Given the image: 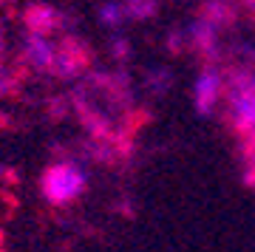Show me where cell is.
<instances>
[{
  "instance_id": "1",
  "label": "cell",
  "mask_w": 255,
  "mask_h": 252,
  "mask_svg": "<svg viewBox=\"0 0 255 252\" xmlns=\"http://www.w3.org/2000/svg\"><path fill=\"white\" fill-rule=\"evenodd\" d=\"M80 184H82L80 173L68 170V167H57V170L48 173V179H46V187L51 193V198H68L71 193H77Z\"/></svg>"
},
{
  "instance_id": "2",
  "label": "cell",
  "mask_w": 255,
  "mask_h": 252,
  "mask_svg": "<svg viewBox=\"0 0 255 252\" xmlns=\"http://www.w3.org/2000/svg\"><path fill=\"white\" fill-rule=\"evenodd\" d=\"M241 117H244L247 122H255V94H247V97L241 99Z\"/></svg>"
},
{
  "instance_id": "3",
  "label": "cell",
  "mask_w": 255,
  "mask_h": 252,
  "mask_svg": "<svg viewBox=\"0 0 255 252\" xmlns=\"http://www.w3.org/2000/svg\"><path fill=\"white\" fill-rule=\"evenodd\" d=\"M213 88H216V82H213V77H204V80H201V102H204V105H207L210 102V97H213Z\"/></svg>"
}]
</instances>
